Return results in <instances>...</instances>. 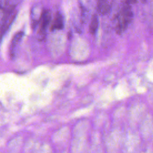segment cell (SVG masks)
Listing matches in <instances>:
<instances>
[{"instance_id": "6da1fadb", "label": "cell", "mask_w": 153, "mask_h": 153, "mask_svg": "<svg viewBox=\"0 0 153 153\" xmlns=\"http://www.w3.org/2000/svg\"><path fill=\"white\" fill-rule=\"evenodd\" d=\"M133 18V12L130 4L126 2L116 16L115 31L118 34H121L127 28Z\"/></svg>"}, {"instance_id": "7a4b0ae2", "label": "cell", "mask_w": 153, "mask_h": 153, "mask_svg": "<svg viewBox=\"0 0 153 153\" xmlns=\"http://www.w3.org/2000/svg\"><path fill=\"white\" fill-rule=\"evenodd\" d=\"M51 20V13L48 9L42 10L41 16L39 21V27L38 31V38L42 40L46 35V30Z\"/></svg>"}, {"instance_id": "3957f363", "label": "cell", "mask_w": 153, "mask_h": 153, "mask_svg": "<svg viewBox=\"0 0 153 153\" xmlns=\"http://www.w3.org/2000/svg\"><path fill=\"white\" fill-rule=\"evenodd\" d=\"M23 32L19 31L17 32L13 37V39L11 41V44L9 47V53L11 59H13L15 56V50L18 43L21 40L23 36Z\"/></svg>"}, {"instance_id": "277c9868", "label": "cell", "mask_w": 153, "mask_h": 153, "mask_svg": "<svg viewBox=\"0 0 153 153\" xmlns=\"http://www.w3.org/2000/svg\"><path fill=\"white\" fill-rule=\"evenodd\" d=\"M112 1H98L97 2V10L100 14H106L108 13L112 7Z\"/></svg>"}, {"instance_id": "5b68a950", "label": "cell", "mask_w": 153, "mask_h": 153, "mask_svg": "<svg viewBox=\"0 0 153 153\" xmlns=\"http://www.w3.org/2000/svg\"><path fill=\"white\" fill-rule=\"evenodd\" d=\"M63 16L59 11H57L53 22L51 25L50 30H60L63 29Z\"/></svg>"}, {"instance_id": "8992f818", "label": "cell", "mask_w": 153, "mask_h": 153, "mask_svg": "<svg viewBox=\"0 0 153 153\" xmlns=\"http://www.w3.org/2000/svg\"><path fill=\"white\" fill-rule=\"evenodd\" d=\"M99 25V21H98V17L96 14H94L91 17V22L89 26V30L91 34L94 35L97 31V27Z\"/></svg>"}]
</instances>
